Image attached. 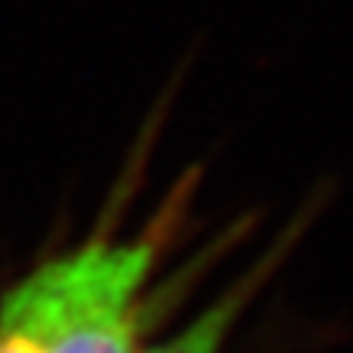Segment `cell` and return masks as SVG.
Instances as JSON below:
<instances>
[{
	"instance_id": "1",
	"label": "cell",
	"mask_w": 353,
	"mask_h": 353,
	"mask_svg": "<svg viewBox=\"0 0 353 353\" xmlns=\"http://www.w3.org/2000/svg\"><path fill=\"white\" fill-rule=\"evenodd\" d=\"M161 232L85 242V268L39 353H138Z\"/></svg>"
},
{
	"instance_id": "2",
	"label": "cell",
	"mask_w": 353,
	"mask_h": 353,
	"mask_svg": "<svg viewBox=\"0 0 353 353\" xmlns=\"http://www.w3.org/2000/svg\"><path fill=\"white\" fill-rule=\"evenodd\" d=\"M85 268V245L20 278L0 301V353H39Z\"/></svg>"
},
{
	"instance_id": "3",
	"label": "cell",
	"mask_w": 353,
	"mask_h": 353,
	"mask_svg": "<svg viewBox=\"0 0 353 353\" xmlns=\"http://www.w3.org/2000/svg\"><path fill=\"white\" fill-rule=\"evenodd\" d=\"M291 242H294V236H285L281 242H275L249 272H242V275L236 278L213 304H206L193 321H187L176 334H170V337L161 341L157 347H148V350H138V353H223L229 337H232V330L239 327L242 314L249 311V304L262 294L265 281L278 272V265L285 262Z\"/></svg>"
}]
</instances>
